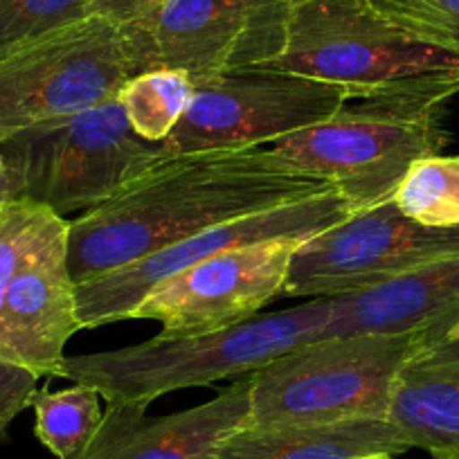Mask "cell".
Masks as SVG:
<instances>
[{"instance_id": "obj_1", "label": "cell", "mask_w": 459, "mask_h": 459, "mask_svg": "<svg viewBox=\"0 0 459 459\" xmlns=\"http://www.w3.org/2000/svg\"><path fill=\"white\" fill-rule=\"evenodd\" d=\"M326 189L333 185L280 169L259 147L171 156L68 221L70 275L83 284L212 225Z\"/></svg>"}, {"instance_id": "obj_2", "label": "cell", "mask_w": 459, "mask_h": 459, "mask_svg": "<svg viewBox=\"0 0 459 459\" xmlns=\"http://www.w3.org/2000/svg\"><path fill=\"white\" fill-rule=\"evenodd\" d=\"M255 70L335 83L369 104L444 110L459 95V52L372 0H290L281 50Z\"/></svg>"}, {"instance_id": "obj_3", "label": "cell", "mask_w": 459, "mask_h": 459, "mask_svg": "<svg viewBox=\"0 0 459 459\" xmlns=\"http://www.w3.org/2000/svg\"><path fill=\"white\" fill-rule=\"evenodd\" d=\"M331 313L333 298H313L212 333L174 338L158 333L122 350L65 356L56 378L91 385L106 403L149 405L185 387L250 377L302 344L322 340Z\"/></svg>"}, {"instance_id": "obj_4", "label": "cell", "mask_w": 459, "mask_h": 459, "mask_svg": "<svg viewBox=\"0 0 459 459\" xmlns=\"http://www.w3.org/2000/svg\"><path fill=\"white\" fill-rule=\"evenodd\" d=\"M428 333H347L289 351L250 374L253 426L387 419L403 365Z\"/></svg>"}, {"instance_id": "obj_5", "label": "cell", "mask_w": 459, "mask_h": 459, "mask_svg": "<svg viewBox=\"0 0 459 459\" xmlns=\"http://www.w3.org/2000/svg\"><path fill=\"white\" fill-rule=\"evenodd\" d=\"M0 156L19 183L21 198L64 216L110 201L171 152L165 143L140 138L115 97L0 140Z\"/></svg>"}, {"instance_id": "obj_6", "label": "cell", "mask_w": 459, "mask_h": 459, "mask_svg": "<svg viewBox=\"0 0 459 459\" xmlns=\"http://www.w3.org/2000/svg\"><path fill=\"white\" fill-rule=\"evenodd\" d=\"M448 143L441 108L360 104L329 120L275 140L273 165L326 180L354 212L392 201L410 167Z\"/></svg>"}, {"instance_id": "obj_7", "label": "cell", "mask_w": 459, "mask_h": 459, "mask_svg": "<svg viewBox=\"0 0 459 459\" xmlns=\"http://www.w3.org/2000/svg\"><path fill=\"white\" fill-rule=\"evenodd\" d=\"M135 74L125 28L100 16L0 52V140L115 100Z\"/></svg>"}, {"instance_id": "obj_8", "label": "cell", "mask_w": 459, "mask_h": 459, "mask_svg": "<svg viewBox=\"0 0 459 459\" xmlns=\"http://www.w3.org/2000/svg\"><path fill=\"white\" fill-rule=\"evenodd\" d=\"M350 101L356 97L347 88L273 70L198 79L165 144L171 156L255 149L320 125Z\"/></svg>"}, {"instance_id": "obj_9", "label": "cell", "mask_w": 459, "mask_h": 459, "mask_svg": "<svg viewBox=\"0 0 459 459\" xmlns=\"http://www.w3.org/2000/svg\"><path fill=\"white\" fill-rule=\"evenodd\" d=\"M286 12L266 0H162L122 28L138 74L171 68L198 82L268 64L284 43Z\"/></svg>"}, {"instance_id": "obj_10", "label": "cell", "mask_w": 459, "mask_h": 459, "mask_svg": "<svg viewBox=\"0 0 459 459\" xmlns=\"http://www.w3.org/2000/svg\"><path fill=\"white\" fill-rule=\"evenodd\" d=\"M459 253L457 228H426L408 219L394 201L354 212L295 248L286 298H335Z\"/></svg>"}, {"instance_id": "obj_11", "label": "cell", "mask_w": 459, "mask_h": 459, "mask_svg": "<svg viewBox=\"0 0 459 459\" xmlns=\"http://www.w3.org/2000/svg\"><path fill=\"white\" fill-rule=\"evenodd\" d=\"M351 214L350 203L335 189H326L257 214L212 225L138 262L77 284L79 320L83 329L129 320V313L147 298L149 290L221 250L268 239L304 241Z\"/></svg>"}, {"instance_id": "obj_12", "label": "cell", "mask_w": 459, "mask_h": 459, "mask_svg": "<svg viewBox=\"0 0 459 459\" xmlns=\"http://www.w3.org/2000/svg\"><path fill=\"white\" fill-rule=\"evenodd\" d=\"M299 239H268L225 248L158 284L129 320L160 322V335H201L259 316L284 295Z\"/></svg>"}, {"instance_id": "obj_13", "label": "cell", "mask_w": 459, "mask_h": 459, "mask_svg": "<svg viewBox=\"0 0 459 459\" xmlns=\"http://www.w3.org/2000/svg\"><path fill=\"white\" fill-rule=\"evenodd\" d=\"M83 329L68 268V221L25 257L0 299V359L39 378H56L68 340Z\"/></svg>"}, {"instance_id": "obj_14", "label": "cell", "mask_w": 459, "mask_h": 459, "mask_svg": "<svg viewBox=\"0 0 459 459\" xmlns=\"http://www.w3.org/2000/svg\"><path fill=\"white\" fill-rule=\"evenodd\" d=\"M147 408L106 403L95 437L77 459H212L232 432L250 423V377L183 412L149 417Z\"/></svg>"}, {"instance_id": "obj_15", "label": "cell", "mask_w": 459, "mask_h": 459, "mask_svg": "<svg viewBox=\"0 0 459 459\" xmlns=\"http://www.w3.org/2000/svg\"><path fill=\"white\" fill-rule=\"evenodd\" d=\"M459 322V253L390 281L335 295L322 338L347 333H428L444 338Z\"/></svg>"}, {"instance_id": "obj_16", "label": "cell", "mask_w": 459, "mask_h": 459, "mask_svg": "<svg viewBox=\"0 0 459 459\" xmlns=\"http://www.w3.org/2000/svg\"><path fill=\"white\" fill-rule=\"evenodd\" d=\"M387 421L408 448L459 450V340H432L403 365Z\"/></svg>"}, {"instance_id": "obj_17", "label": "cell", "mask_w": 459, "mask_h": 459, "mask_svg": "<svg viewBox=\"0 0 459 459\" xmlns=\"http://www.w3.org/2000/svg\"><path fill=\"white\" fill-rule=\"evenodd\" d=\"M408 444L387 419H351L307 426H244L212 459H350L365 453H405Z\"/></svg>"}, {"instance_id": "obj_18", "label": "cell", "mask_w": 459, "mask_h": 459, "mask_svg": "<svg viewBox=\"0 0 459 459\" xmlns=\"http://www.w3.org/2000/svg\"><path fill=\"white\" fill-rule=\"evenodd\" d=\"M100 399V392L83 383L56 392L41 387L30 405L37 417L34 435L56 459H77L104 417Z\"/></svg>"}, {"instance_id": "obj_19", "label": "cell", "mask_w": 459, "mask_h": 459, "mask_svg": "<svg viewBox=\"0 0 459 459\" xmlns=\"http://www.w3.org/2000/svg\"><path fill=\"white\" fill-rule=\"evenodd\" d=\"M189 74L171 68H156L131 77L117 92L131 129L147 143H167L183 120L192 100Z\"/></svg>"}, {"instance_id": "obj_20", "label": "cell", "mask_w": 459, "mask_h": 459, "mask_svg": "<svg viewBox=\"0 0 459 459\" xmlns=\"http://www.w3.org/2000/svg\"><path fill=\"white\" fill-rule=\"evenodd\" d=\"M408 219L426 228L459 225V156H428L414 162L392 196Z\"/></svg>"}, {"instance_id": "obj_21", "label": "cell", "mask_w": 459, "mask_h": 459, "mask_svg": "<svg viewBox=\"0 0 459 459\" xmlns=\"http://www.w3.org/2000/svg\"><path fill=\"white\" fill-rule=\"evenodd\" d=\"M91 16V0H0V52Z\"/></svg>"}, {"instance_id": "obj_22", "label": "cell", "mask_w": 459, "mask_h": 459, "mask_svg": "<svg viewBox=\"0 0 459 459\" xmlns=\"http://www.w3.org/2000/svg\"><path fill=\"white\" fill-rule=\"evenodd\" d=\"M64 216L28 198H16L0 207V299L7 284L39 241Z\"/></svg>"}, {"instance_id": "obj_23", "label": "cell", "mask_w": 459, "mask_h": 459, "mask_svg": "<svg viewBox=\"0 0 459 459\" xmlns=\"http://www.w3.org/2000/svg\"><path fill=\"white\" fill-rule=\"evenodd\" d=\"M37 383L39 377L34 372L0 359V441L5 439L12 421L32 405Z\"/></svg>"}, {"instance_id": "obj_24", "label": "cell", "mask_w": 459, "mask_h": 459, "mask_svg": "<svg viewBox=\"0 0 459 459\" xmlns=\"http://www.w3.org/2000/svg\"><path fill=\"white\" fill-rule=\"evenodd\" d=\"M162 0H91V16L110 21V23L126 25L138 21Z\"/></svg>"}, {"instance_id": "obj_25", "label": "cell", "mask_w": 459, "mask_h": 459, "mask_svg": "<svg viewBox=\"0 0 459 459\" xmlns=\"http://www.w3.org/2000/svg\"><path fill=\"white\" fill-rule=\"evenodd\" d=\"M16 198H21V192H19V183H16L14 174H12V169L7 167L5 158L0 156V207L7 205V203L16 201Z\"/></svg>"}, {"instance_id": "obj_26", "label": "cell", "mask_w": 459, "mask_h": 459, "mask_svg": "<svg viewBox=\"0 0 459 459\" xmlns=\"http://www.w3.org/2000/svg\"><path fill=\"white\" fill-rule=\"evenodd\" d=\"M428 5L435 12H439L441 19L453 28V32L459 37V0H426Z\"/></svg>"}, {"instance_id": "obj_27", "label": "cell", "mask_w": 459, "mask_h": 459, "mask_svg": "<svg viewBox=\"0 0 459 459\" xmlns=\"http://www.w3.org/2000/svg\"><path fill=\"white\" fill-rule=\"evenodd\" d=\"M430 459H459V450H435Z\"/></svg>"}, {"instance_id": "obj_28", "label": "cell", "mask_w": 459, "mask_h": 459, "mask_svg": "<svg viewBox=\"0 0 459 459\" xmlns=\"http://www.w3.org/2000/svg\"><path fill=\"white\" fill-rule=\"evenodd\" d=\"M350 459H394V455L390 453H365V455H356V457Z\"/></svg>"}, {"instance_id": "obj_29", "label": "cell", "mask_w": 459, "mask_h": 459, "mask_svg": "<svg viewBox=\"0 0 459 459\" xmlns=\"http://www.w3.org/2000/svg\"><path fill=\"white\" fill-rule=\"evenodd\" d=\"M444 338H450V340H459V322H457V325H453V326H450L448 331H446V335H444Z\"/></svg>"}, {"instance_id": "obj_30", "label": "cell", "mask_w": 459, "mask_h": 459, "mask_svg": "<svg viewBox=\"0 0 459 459\" xmlns=\"http://www.w3.org/2000/svg\"><path fill=\"white\" fill-rule=\"evenodd\" d=\"M266 3H273V5H289L290 0H266Z\"/></svg>"}]
</instances>
